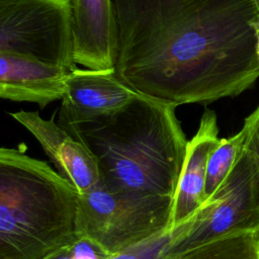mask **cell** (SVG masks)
Returning <instances> with one entry per match:
<instances>
[{"mask_svg":"<svg viewBox=\"0 0 259 259\" xmlns=\"http://www.w3.org/2000/svg\"><path fill=\"white\" fill-rule=\"evenodd\" d=\"M114 69L141 95L207 105L259 78L253 0H112Z\"/></svg>","mask_w":259,"mask_h":259,"instance_id":"cell-1","label":"cell"},{"mask_svg":"<svg viewBox=\"0 0 259 259\" xmlns=\"http://www.w3.org/2000/svg\"><path fill=\"white\" fill-rule=\"evenodd\" d=\"M176 107L140 94L115 112L60 125L91 151L104 186L174 198L188 143Z\"/></svg>","mask_w":259,"mask_h":259,"instance_id":"cell-2","label":"cell"},{"mask_svg":"<svg viewBox=\"0 0 259 259\" xmlns=\"http://www.w3.org/2000/svg\"><path fill=\"white\" fill-rule=\"evenodd\" d=\"M79 192L47 162L0 149V259H45L79 240Z\"/></svg>","mask_w":259,"mask_h":259,"instance_id":"cell-3","label":"cell"},{"mask_svg":"<svg viewBox=\"0 0 259 259\" xmlns=\"http://www.w3.org/2000/svg\"><path fill=\"white\" fill-rule=\"evenodd\" d=\"M173 200L113 190L99 182L79 194L78 237L117 254L171 228Z\"/></svg>","mask_w":259,"mask_h":259,"instance_id":"cell-4","label":"cell"},{"mask_svg":"<svg viewBox=\"0 0 259 259\" xmlns=\"http://www.w3.org/2000/svg\"><path fill=\"white\" fill-rule=\"evenodd\" d=\"M259 228V178L251 153L242 150L221 186L183 224L172 229L160 259H177L187 251L224 236Z\"/></svg>","mask_w":259,"mask_h":259,"instance_id":"cell-5","label":"cell"},{"mask_svg":"<svg viewBox=\"0 0 259 259\" xmlns=\"http://www.w3.org/2000/svg\"><path fill=\"white\" fill-rule=\"evenodd\" d=\"M0 54L75 70L68 0H0Z\"/></svg>","mask_w":259,"mask_h":259,"instance_id":"cell-6","label":"cell"},{"mask_svg":"<svg viewBox=\"0 0 259 259\" xmlns=\"http://www.w3.org/2000/svg\"><path fill=\"white\" fill-rule=\"evenodd\" d=\"M140 96L117 76L115 69L73 70L58 113V123L80 121L115 112Z\"/></svg>","mask_w":259,"mask_h":259,"instance_id":"cell-7","label":"cell"},{"mask_svg":"<svg viewBox=\"0 0 259 259\" xmlns=\"http://www.w3.org/2000/svg\"><path fill=\"white\" fill-rule=\"evenodd\" d=\"M10 115L37 140L57 171L76 187L79 194L100 182L98 164L91 151L56 122L55 114L51 119L42 118L38 111L20 110Z\"/></svg>","mask_w":259,"mask_h":259,"instance_id":"cell-8","label":"cell"},{"mask_svg":"<svg viewBox=\"0 0 259 259\" xmlns=\"http://www.w3.org/2000/svg\"><path fill=\"white\" fill-rule=\"evenodd\" d=\"M74 60L86 69L114 68L115 15L112 0H68Z\"/></svg>","mask_w":259,"mask_h":259,"instance_id":"cell-9","label":"cell"},{"mask_svg":"<svg viewBox=\"0 0 259 259\" xmlns=\"http://www.w3.org/2000/svg\"><path fill=\"white\" fill-rule=\"evenodd\" d=\"M69 71L63 67L10 54H0V97L36 103L40 108L62 100Z\"/></svg>","mask_w":259,"mask_h":259,"instance_id":"cell-10","label":"cell"},{"mask_svg":"<svg viewBox=\"0 0 259 259\" xmlns=\"http://www.w3.org/2000/svg\"><path fill=\"white\" fill-rule=\"evenodd\" d=\"M220 143L217 113L205 109L196 134L187 143L184 165L173 200L172 229L187 221L205 202L207 163Z\"/></svg>","mask_w":259,"mask_h":259,"instance_id":"cell-11","label":"cell"},{"mask_svg":"<svg viewBox=\"0 0 259 259\" xmlns=\"http://www.w3.org/2000/svg\"><path fill=\"white\" fill-rule=\"evenodd\" d=\"M177 259H259V228L215 239Z\"/></svg>","mask_w":259,"mask_h":259,"instance_id":"cell-12","label":"cell"},{"mask_svg":"<svg viewBox=\"0 0 259 259\" xmlns=\"http://www.w3.org/2000/svg\"><path fill=\"white\" fill-rule=\"evenodd\" d=\"M245 138L246 135L242 128L230 138L221 139L220 145L211 153L206 171V199L221 186L233 169L244 149Z\"/></svg>","mask_w":259,"mask_h":259,"instance_id":"cell-13","label":"cell"},{"mask_svg":"<svg viewBox=\"0 0 259 259\" xmlns=\"http://www.w3.org/2000/svg\"><path fill=\"white\" fill-rule=\"evenodd\" d=\"M171 233L172 229L169 228L117 254L111 255L108 259H160V254L166 247Z\"/></svg>","mask_w":259,"mask_h":259,"instance_id":"cell-14","label":"cell"},{"mask_svg":"<svg viewBox=\"0 0 259 259\" xmlns=\"http://www.w3.org/2000/svg\"><path fill=\"white\" fill-rule=\"evenodd\" d=\"M111 255L87 239H79L45 259H108Z\"/></svg>","mask_w":259,"mask_h":259,"instance_id":"cell-15","label":"cell"},{"mask_svg":"<svg viewBox=\"0 0 259 259\" xmlns=\"http://www.w3.org/2000/svg\"><path fill=\"white\" fill-rule=\"evenodd\" d=\"M242 128L246 135L244 147L251 153L254 159L259 178V104L245 117Z\"/></svg>","mask_w":259,"mask_h":259,"instance_id":"cell-16","label":"cell"},{"mask_svg":"<svg viewBox=\"0 0 259 259\" xmlns=\"http://www.w3.org/2000/svg\"><path fill=\"white\" fill-rule=\"evenodd\" d=\"M259 15V14H258ZM254 31L256 36V50H257V57L259 61V18L254 22Z\"/></svg>","mask_w":259,"mask_h":259,"instance_id":"cell-17","label":"cell"},{"mask_svg":"<svg viewBox=\"0 0 259 259\" xmlns=\"http://www.w3.org/2000/svg\"><path fill=\"white\" fill-rule=\"evenodd\" d=\"M253 2H254V4H255L256 9H257V12H258V14H259V0H253Z\"/></svg>","mask_w":259,"mask_h":259,"instance_id":"cell-18","label":"cell"}]
</instances>
